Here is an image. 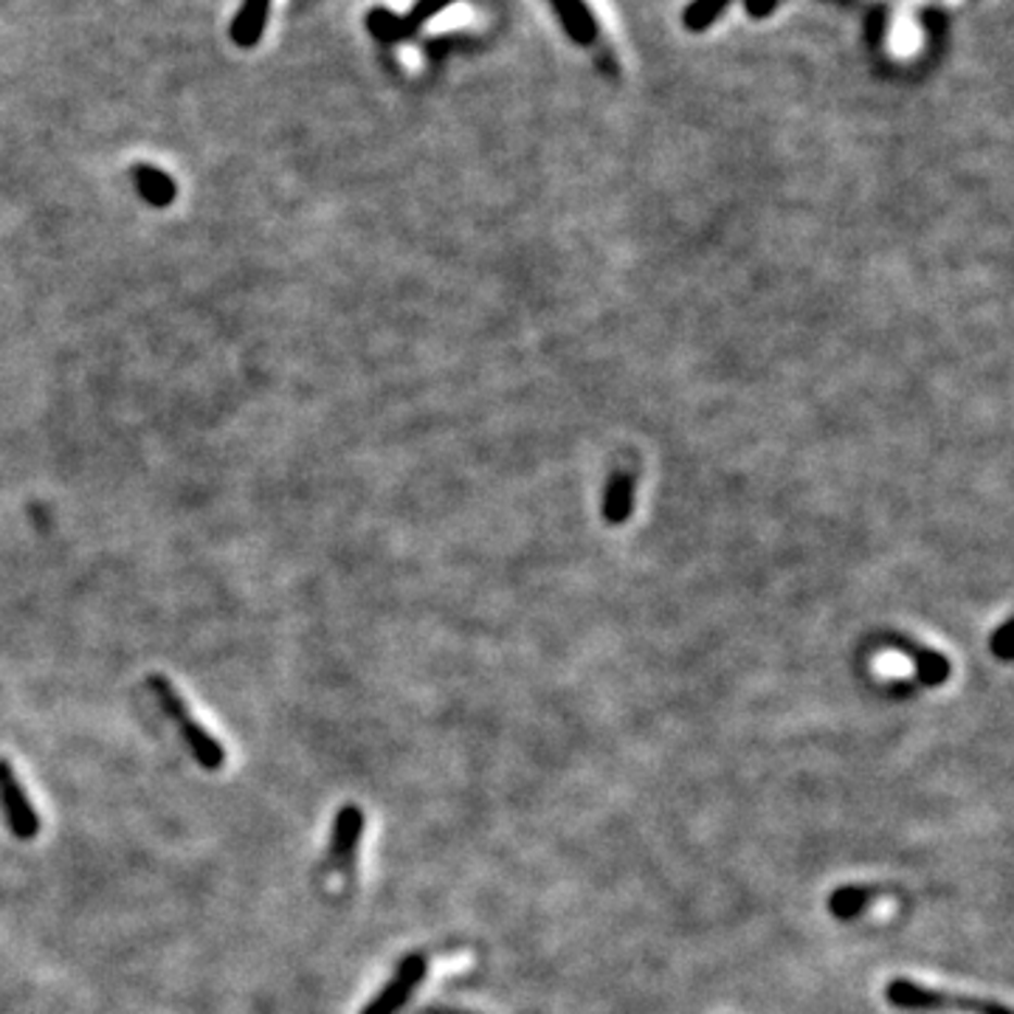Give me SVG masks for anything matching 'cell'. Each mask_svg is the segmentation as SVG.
<instances>
[{"label": "cell", "instance_id": "1", "mask_svg": "<svg viewBox=\"0 0 1014 1014\" xmlns=\"http://www.w3.org/2000/svg\"><path fill=\"white\" fill-rule=\"evenodd\" d=\"M147 688L152 690V697H155L161 711L175 722L180 739H184L187 750L192 752V759L198 761V766H203L206 773L223 769V764H226V750H223L221 741L214 739L212 733L192 716L187 699L180 697L178 688L170 683V676L150 674L147 676Z\"/></svg>", "mask_w": 1014, "mask_h": 1014}, {"label": "cell", "instance_id": "2", "mask_svg": "<svg viewBox=\"0 0 1014 1014\" xmlns=\"http://www.w3.org/2000/svg\"><path fill=\"white\" fill-rule=\"evenodd\" d=\"M885 1001L893 1009L904 1012H944L955 1009L964 1014H1012L1006 1006L992 1001H978V998H961V994L941 992V989L922 987L911 978H893L885 987Z\"/></svg>", "mask_w": 1014, "mask_h": 1014}, {"label": "cell", "instance_id": "3", "mask_svg": "<svg viewBox=\"0 0 1014 1014\" xmlns=\"http://www.w3.org/2000/svg\"><path fill=\"white\" fill-rule=\"evenodd\" d=\"M456 0H417L406 14H398L387 7H375L366 12V32L380 46H395L401 40H412L431 17L454 7Z\"/></svg>", "mask_w": 1014, "mask_h": 1014}, {"label": "cell", "instance_id": "4", "mask_svg": "<svg viewBox=\"0 0 1014 1014\" xmlns=\"http://www.w3.org/2000/svg\"><path fill=\"white\" fill-rule=\"evenodd\" d=\"M426 973H428V961H426V955H421V952H412V955L401 959V964H398V969L392 973V978L384 984V989L375 994L373 1001L366 1003L361 1014H398L409 1001H412L414 989L421 987Z\"/></svg>", "mask_w": 1014, "mask_h": 1014}, {"label": "cell", "instance_id": "5", "mask_svg": "<svg viewBox=\"0 0 1014 1014\" xmlns=\"http://www.w3.org/2000/svg\"><path fill=\"white\" fill-rule=\"evenodd\" d=\"M0 806H3L9 831L17 840L28 842L40 835V817H37L35 803L28 801L26 789H23L7 759H0Z\"/></svg>", "mask_w": 1014, "mask_h": 1014}, {"label": "cell", "instance_id": "6", "mask_svg": "<svg viewBox=\"0 0 1014 1014\" xmlns=\"http://www.w3.org/2000/svg\"><path fill=\"white\" fill-rule=\"evenodd\" d=\"M366 817L364 809L355 806V803H347L336 812L333 817V828H330V860L336 865H350L352 856H355V849H359L361 835H364Z\"/></svg>", "mask_w": 1014, "mask_h": 1014}, {"label": "cell", "instance_id": "7", "mask_svg": "<svg viewBox=\"0 0 1014 1014\" xmlns=\"http://www.w3.org/2000/svg\"><path fill=\"white\" fill-rule=\"evenodd\" d=\"M268 14L271 0H240L235 17L228 23V40L242 51L256 49L268 26Z\"/></svg>", "mask_w": 1014, "mask_h": 1014}, {"label": "cell", "instance_id": "8", "mask_svg": "<svg viewBox=\"0 0 1014 1014\" xmlns=\"http://www.w3.org/2000/svg\"><path fill=\"white\" fill-rule=\"evenodd\" d=\"M552 12L561 21L566 37L578 46H589L598 37V21L587 0H550Z\"/></svg>", "mask_w": 1014, "mask_h": 1014}, {"label": "cell", "instance_id": "9", "mask_svg": "<svg viewBox=\"0 0 1014 1014\" xmlns=\"http://www.w3.org/2000/svg\"><path fill=\"white\" fill-rule=\"evenodd\" d=\"M133 184H136L138 195H141L150 206L164 209L178 198V184L173 180V175L152 164L133 166Z\"/></svg>", "mask_w": 1014, "mask_h": 1014}, {"label": "cell", "instance_id": "10", "mask_svg": "<svg viewBox=\"0 0 1014 1014\" xmlns=\"http://www.w3.org/2000/svg\"><path fill=\"white\" fill-rule=\"evenodd\" d=\"M871 902H874V890L871 888H865V885H842V888L828 893L826 907L837 922H854V918H860L868 911Z\"/></svg>", "mask_w": 1014, "mask_h": 1014}, {"label": "cell", "instance_id": "11", "mask_svg": "<svg viewBox=\"0 0 1014 1014\" xmlns=\"http://www.w3.org/2000/svg\"><path fill=\"white\" fill-rule=\"evenodd\" d=\"M733 0H690L688 7L683 12V23L688 32L699 35V32H708L713 23L718 21V14L727 12Z\"/></svg>", "mask_w": 1014, "mask_h": 1014}, {"label": "cell", "instance_id": "12", "mask_svg": "<svg viewBox=\"0 0 1014 1014\" xmlns=\"http://www.w3.org/2000/svg\"><path fill=\"white\" fill-rule=\"evenodd\" d=\"M775 7H778V0H744V9L750 17H766V14H773Z\"/></svg>", "mask_w": 1014, "mask_h": 1014}]
</instances>
